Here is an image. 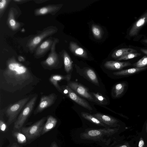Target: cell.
I'll use <instances>...</instances> for the list:
<instances>
[{
  "instance_id": "6da1fadb",
  "label": "cell",
  "mask_w": 147,
  "mask_h": 147,
  "mask_svg": "<svg viewBox=\"0 0 147 147\" xmlns=\"http://www.w3.org/2000/svg\"><path fill=\"white\" fill-rule=\"evenodd\" d=\"M36 77L29 69L13 58L8 60L6 67L0 71V88L13 93L32 85Z\"/></svg>"
},
{
  "instance_id": "7a4b0ae2",
  "label": "cell",
  "mask_w": 147,
  "mask_h": 147,
  "mask_svg": "<svg viewBox=\"0 0 147 147\" xmlns=\"http://www.w3.org/2000/svg\"><path fill=\"white\" fill-rule=\"evenodd\" d=\"M57 28L54 26H49L38 34L31 37L28 41L26 46L30 51L33 52L45 39L56 33Z\"/></svg>"
},
{
  "instance_id": "3957f363",
  "label": "cell",
  "mask_w": 147,
  "mask_h": 147,
  "mask_svg": "<svg viewBox=\"0 0 147 147\" xmlns=\"http://www.w3.org/2000/svg\"><path fill=\"white\" fill-rule=\"evenodd\" d=\"M29 98H22L15 103L10 105L7 108L5 114L8 118L7 125L9 126L15 122L18 114L24 106L28 102Z\"/></svg>"
},
{
  "instance_id": "277c9868",
  "label": "cell",
  "mask_w": 147,
  "mask_h": 147,
  "mask_svg": "<svg viewBox=\"0 0 147 147\" xmlns=\"http://www.w3.org/2000/svg\"><path fill=\"white\" fill-rule=\"evenodd\" d=\"M115 131L114 129L110 127L103 128L100 129H91L87 130L80 134L82 139L98 140L105 136H110Z\"/></svg>"
},
{
  "instance_id": "5b68a950",
  "label": "cell",
  "mask_w": 147,
  "mask_h": 147,
  "mask_svg": "<svg viewBox=\"0 0 147 147\" xmlns=\"http://www.w3.org/2000/svg\"><path fill=\"white\" fill-rule=\"evenodd\" d=\"M47 118V117H43L29 127H22V133L30 140L39 137L41 135L44 123Z\"/></svg>"
},
{
  "instance_id": "8992f818",
  "label": "cell",
  "mask_w": 147,
  "mask_h": 147,
  "mask_svg": "<svg viewBox=\"0 0 147 147\" xmlns=\"http://www.w3.org/2000/svg\"><path fill=\"white\" fill-rule=\"evenodd\" d=\"M37 98V95H36L26 105L23 109L14 122V128L19 129L23 126L32 111Z\"/></svg>"
},
{
  "instance_id": "52a82bcc",
  "label": "cell",
  "mask_w": 147,
  "mask_h": 147,
  "mask_svg": "<svg viewBox=\"0 0 147 147\" xmlns=\"http://www.w3.org/2000/svg\"><path fill=\"white\" fill-rule=\"evenodd\" d=\"M58 42V39L54 38L50 53L47 58L42 62L44 66L48 68H54L59 63V57L55 51V46Z\"/></svg>"
},
{
  "instance_id": "ba28073f",
  "label": "cell",
  "mask_w": 147,
  "mask_h": 147,
  "mask_svg": "<svg viewBox=\"0 0 147 147\" xmlns=\"http://www.w3.org/2000/svg\"><path fill=\"white\" fill-rule=\"evenodd\" d=\"M57 98V95L52 93L48 95L42 96L37 107L34 111V114L40 113L45 109L53 105Z\"/></svg>"
},
{
  "instance_id": "9c48e42d",
  "label": "cell",
  "mask_w": 147,
  "mask_h": 147,
  "mask_svg": "<svg viewBox=\"0 0 147 147\" xmlns=\"http://www.w3.org/2000/svg\"><path fill=\"white\" fill-rule=\"evenodd\" d=\"M68 86L81 96L90 101L97 103L93 96L88 92L86 88L81 84L74 82H69L68 84Z\"/></svg>"
},
{
  "instance_id": "30bf717a",
  "label": "cell",
  "mask_w": 147,
  "mask_h": 147,
  "mask_svg": "<svg viewBox=\"0 0 147 147\" xmlns=\"http://www.w3.org/2000/svg\"><path fill=\"white\" fill-rule=\"evenodd\" d=\"M53 38L51 36L38 46L34 55L35 58H38L43 57L51 49L53 43Z\"/></svg>"
},
{
  "instance_id": "8fae6325",
  "label": "cell",
  "mask_w": 147,
  "mask_h": 147,
  "mask_svg": "<svg viewBox=\"0 0 147 147\" xmlns=\"http://www.w3.org/2000/svg\"><path fill=\"white\" fill-rule=\"evenodd\" d=\"M65 88L66 90L64 93H68V96L71 99L87 109L90 111L92 110V107L87 101L80 97L68 86H66Z\"/></svg>"
},
{
  "instance_id": "7c38bea8",
  "label": "cell",
  "mask_w": 147,
  "mask_h": 147,
  "mask_svg": "<svg viewBox=\"0 0 147 147\" xmlns=\"http://www.w3.org/2000/svg\"><path fill=\"white\" fill-rule=\"evenodd\" d=\"M62 4H52L47 5L36 9L34 14L36 16H40L50 14H55L61 8Z\"/></svg>"
},
{
  "instance_id": "4fadbf2b",
  "label": "cell",
  "mask_w": 147,
  "mask_h": 147,
  "mask_svg": "<svg viewBox=\"0 0 147 147\" xmlns=\"http://www.w3.org/2000/svg\"><path fill=\"white\" fill-rule=\"evenodd\" d=\"M147 22V11L144 13L133 25L129 33V36L137 35L142 27Z\"/></svg>"
},
{
  "instance_id": "5bb4252c",
  "label": "cell",
  "mask_w": 147,
  "mask_h": 147,
  "mask_svg": "<svg viewBox=\"0 0 147 147\" xmlns=\"http://www.w3.org/2000/svg\"><path fill=\"white\" fill-rule=\"evenodd\" d=\"M132 65L131 64L129 61L119 62L115 61H106L104 63V66L106 68L108 69L117 70Z\"/></svg>"
},
{
  "instance_id": "9a60e30c",
  "label": "cell",
  "mask_w": 147,
  "mask_h": 147,
  "mask_svg": "<svg viewBox=\"0 0 147 147\" xmlns=\"http://www.w3.org/2000/svg\"><path fill=\"white\" fill-rule=\"evenodd\" d=\"M16 11L15 9L11 8L9 11L7 20L9 27L13 30L18 29L21 26L20 24L16 19Z\"/></svg>"
},
{
  "instance_id": "2e32d148",
  "label": "cell",
  "mask_w": 147,
  "mask_h": 147,
  "mask_svg": "<svg viewBox=\"0 0 147 147\" xmlns=\"http://www.w3.org/2000/svg\"><path fill=\"white\" fill-rule=\"evenodd\" d=\"M93 115L109 127L115 125L118 121L114 118L103 114L98 113Z\"/></svg>"
},
{
  "instance_id": "e0dca14e",
  "label": "cell",
  "mask_w": 147,
  "mask_h": 147,
  "mask_svg": "<svg viewBox=\"0 0 147 147\" xmlns=\"http://www.w3.org/2000/svg\"><path fill=\"white\" fill-rule=\"evenodd\" d=\"M71 77V75H67L66 76L54 75H52L50 77L49 80L58 91L61 92L62 89L58 84V82L62 80H65L68 81L70 80Z\"/></svg>"
},
{
  "instance_id": "ac0fdd59",
  "label": "cell",
  "mask_w": 147,
  "mask_h": 147,
  "mask_svg": "<svg viewBox=\"0 0 147 147\" xmlns=\"http://www.w3.org/2000/svg\"><path fill=\"white\" fill-rule=\"evenodd\" d=\"M69 48L71 51L75 55L85 58H88L86 52L75 42H71Z\"/></svg>"
},
{
  "instance_id": "d6986e66",
  "label": "cell",
  "mask_w": 147,
  "mask_h": 147,
  "mask_svg": "<svg viewBox=\"0 0 147 147\" xmlns=\"http://www.w3.org/2000/svg\"><path fill=\"white\" fill-rule=\"evenodd\" d=\"M57 122V119L52 115L49 116L47 118V121L44 126L41 135H43L53 129Z\"/></svg>"
},
{
  "instance_id": "ffe728a7",
  "label": "cell",
  "mask_w": 147,
  "mask_h": 147,
  "mask_svg": "<svg viewBox=\"0 0 147 147\" xmlns=\"http://www.w3.org/2000/svg\"><path fill=\"white\" fill-rule=\"evenodd\" d=\"M81 115L84 119L97 125L103 127L104 128L109 127L93 115L87 113L82 112L81 113Z\"/></svg>"
},
{
  "instance_id": "44dd1931",
  "label": "cell",
  "mask_w": 147,
  "mask_h": 147,
  "mask_svg": "<svg viewBox=\"0 0 147 147\" xmlns=\"http://www.w3.org/2000/svg\"><path fill=\"white\" fill-rule=\"evenodd\" d=\"M147 67L142 68L134 67L114 72L113 75L117 76H125L132 75L139 72L145 70Z\"/></svg>"
},
{
  "instance_id": "7402d4cb",
  "label": "cell",
  "mask_w": 147,
  "mask_h": 147,
  "mask_svg": "<svg viewBox=\"0 0 147 147\" xmlns=\"http://www.w3.org/2000/svg\"><path fill=\"white\" fill-rule=\"evenodd\" d=\"M137 51L130 48H123L117 50L112 54L111 56L114 59H117L127 54L136 53Z\"/></svg>"
},
{
  "instance_id": "603a6c76",
  "label": "cell",
  "mask_w": 147,
  "mask_h": 147,
  "mask_svg": "<svg viewBox=\"0 0 147 147\" xmlns=\"http://www.w3.org/2000/svg\"><path fill=\"white\" fill-rule=\"evenodd\" d=\"M64 68L67 73H69L72 69V62L67 53L64 51L63 54Z\"/></svg>"
},
{
  "instance_id": "cb8c5ba5",
  "label": "cell",
  "mask_w": 147,
  "mask_h": 147,
  "mask_svg": "<svg viewBox=\"0 0 147 147\" xmlns=\"http://www.w3.org/2000/svg\"><path fill=\"white\" fill-rule=\"evenodd\" d=\"M125 87V84L124 83H119L115 85L114 87L112 94L115 98L120 97L123 94Z\"/></svg>"
},
{
  "instance_id": "d4e9b609",
  "label": "cell",
  "mask_w": 147,
  "mask_h": 147,
  "mask_svg": "<svg viewBox=\"0 0 147 147\" xmlns=\"http://www.w3.org/2000/svg\"><path fill=\"white\" fill-rule=\"evenodd\" d=\"M85 73L92 82L96 85L99 86V81L97 76L92 69L90 68L87 69L85 71Z\"/></svg>"
},
{
  "instance_id": "484cf974",
  "label": "cell",
  "mask_w": 147,
  "mask_h": 147,
  "mask_svg": "<svg viewBox=\"0 0 147 147\" xmlns=\"http://www.w3.org/2000/svg\"><path fill=\"white\" fill-rule=\"evenodd\" d=\"M12 134L19 143L23 144L26 142L27 138L23 133L18 131H15L13 132Z\"/></svg>"
},
{
  "instance_id": "4316f807",
  "label": "cell",
  "mask_w": 147,
  "mask_h": 147,
  "mask_svg": "<svg viewBox=\"0 0 147 147\" xmlns=\"http://www.w3.org/2000/svg\"><path fill=\"white\" fill-rule=\"evenodd\" d=\"M91 94L93 96L96 100L97 103L101 105H106L107 102L106 99L102 96L99 94L98 93H91Z\"/></svg>"
},
{
  "instance_id": "83f0119b",
  "label": "cell",
  "mask_w": 147,
  "mask_h": 147,
  "mask_svg": "<svg viewBox=\"0 0 147 147\" xmlns=\"http://www.w3.org/2000/svg\"><path fill=\"white\" fill-rule=\"evenodd\" d=\"M132 65L138 68L143 67L147 65V56H144Z\"/></svg>"
},
{
  "instance_id": "f1b7e54d",
  "label": "cell",
  "mask_w": 147,
  "mask_h": 147,
  "mask_svg": "<svg viewBox=\"0 0 147 147\" xmlns=\"http://www.w3.org/2000/svg\"><path fill=\"white\" fill-rule=\"evenodd\" d=\"M92 32L94 36L97 38H100L102 36V31L98 26L93 25L92 27Z\"/></svg>"
},
{
  "instance_id": "f546056e",
  "label": "cell",
  "mask_w": 147,
  "mask_h": 147,
  "mask_svg": "<svg viewBox=\"0 0 147 147\" xmlns=\"http://www.w3.org/2000/svg\"><path fill=\"white\" fill-rule=\"evenodd\" d=\"M141 55V53H131L123 56L117 59L118 60H128L138 57Z\"/></svg>"
},
{
  "instance_id": "4dcf8cb0",
  "label": "cell",
  "mask_w": 147,
  "mask_h": 147,
  "mask_svg": "<svg viewBox=\"0 0 147 147\" xmlns=\"http://www.w3.org/2000/svg\"><path fill=\"white\" fill-rule=\"evenodd\" d=\"M9 1V0H2L0 1V14L2 13L7 5Z\"/></svg>"
},
{
  "instance_id": "1f68e13d",
  "label": "cell",
  "mask_w": 147,
  "mask_h": 147,
  "mask_svg": "<svg viewBox=\"0 0 147 147\" xmlns=\"http://www.w3.org/2000/svg\"><path fill=\"white\" fill-rule=\"evenodd\" d=\"M7 125L3 120V117H0V129L2 132L5 131L7 127Z\"/></svg>"
},
{
  "instance_id": "d6a6232c",
  "label": "cell",
  "mask_w": 147,
  "mask_h": 147,
  "mask_svg": "<svg viewBox=\"0 0 147 147\" xmlns=\"http://www.w3.org/2000/svg\"><path fill=\"white\" fill-rule=\"evenodd\" d=\"M18 61L20 62H24L25 60L24 58L21 56H19L18 57Z\"/></svg>"
},
{
  "instance_id": "836d02e7",
  "label": "cell",
  "mask_w": 147,
  "mask_h": 147,
  "mask_svg": "<svg viewBox=\"0 0 147 147\" xmlns=\"http://www.w3.org/2000/svg\"><path fill=\"white\" fill-rule=\"evenodd\" d=\"M144 142L143 140H141L139 142L138 144L139 147H142L144 145Z\"/></svg>"
},
{
  "instance_id": "e575fe53",
  "label": "cell",
  "mask_w": 147,
  "mask_h": 147,
  "mask_svg": "<svg viewBox=\"0 0 147 147\" xmlns=\"http://www.w3.org/2000/svg\"><path fill=\"white\" fill-rule=\"evenodd\" d=\"M50 147H59L56 142H53L51 144Z\"/></svg>"
},
{
  "instance_id": "d590c367",
  "label": "cell",
  "mask_w": 147,
  "mask_h": 147,
  "mask_svg": "<svg viewBox=\"0 0 147 147\" xmlns=\"http://www.w3.org/2000/svg\"><path fill=\"white\" fill-rule=\"evenodd\" d=\"M140 51L142 52L143 53H144L146 55H147V49H140Z\"/></svg>"
},
{
  "instance_id": "8d00e7d4",
  "label": "cell",
  "mask_w": 147,
  "mask_h": 147,
  "mask_svg": "<svg viewBox=\"0 0 147 147\" xmlns=\"http://www.w3.org/2000/svg\"><path fill=\"white\" fill-rule=\"evenodd\" d=\"M11 147H20L18 144L16 143H13Z\"/></svg>"
},
{
  "instance_id": "74e56055",
  "label": "cell",
  "mask_w": 147,
  "mask_h": 147,
  "mask_svg": "<svg viewBox=\"0 0 147 147\" xmlns=\"http://www.w3.org/2000/svg\"><path fill=\"white\" fill-rule=\"evenodd\" d=\"M143 42L147 44V39L143 40Z\"/></svg>"
},
{
  "instance_id": "f35d334b",
  "label": "cell",
  "mask_w": 147,
  "mask_h": 147,
  "mask_svg": "<svg viewBox=\"0 0 147 147\" xmlns=\"http://www.w3.org/2000/svg\"><path fill=\"white\" fill-rule=\"evenodd\" d=\"M119 147H127V146H126L125 145H123L121 146H120Z\"/></svg>"
}]
</instances>
